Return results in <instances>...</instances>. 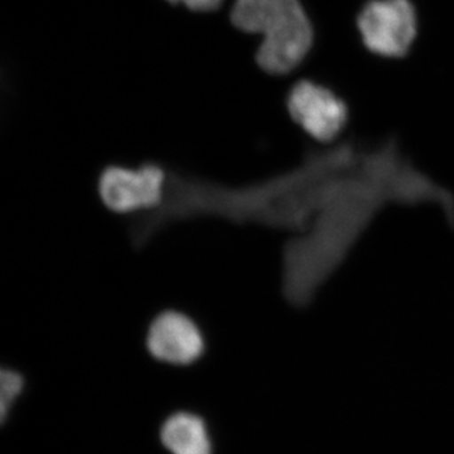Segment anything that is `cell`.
Here are the masks:
<instances>
[{
  "mask_svg": "<svg viewBox=\"0 0 454 454\" xmlns=\"http://www.w3.org/2000/svg\"><path fill=\"white\" fill-rule=\"evenodd\" d=\"M170 3H182L191 11L210 12L220 7L223 0H168Z\"/></svg>",
  "mask_w": 454,
  "mask_h": 454,
  "instance_id": "9",
  "label": "cell"
},
{
  "mask_svg": "<svg viewBox=\"0 0 454 454\" xmlns=\"http://www.w3.org/2000/svg\"><path fill=\"white\" fill-rule=\"evenodd\" d=\"M152 356L172 365H188L202 356L205 340L199 325L184 313L168 310L155 317L146 336Z\"/></svg>",
  "mask_w": 454,
  "mask_h": 454,
  "instance_id": "6",
  "label": "cell"
},
{
  "mask_svg": "<svg viewBox=\"0 0 454 454\" xmlns=\"http://www.w3.org/2000/svg\"><path fill=\"white\" fill-rule=\"evenodd\" d=\"M437 205L454 229V196L418 169L395 139L340 143L309 151L300 166L243 184L215 182L206 195L214 219L294 232L283 247L282 291L309 306L387 205Z\"/></svg>",
  "mask_w": 454,
  "mask_h": 454,
  "instance_id": "1",
  "label": "cell"
},
{
  "mask_svg": "<svg viewBox=\"0 0 454 454\" xmlns=\"http://www.w3.org/2000/svg\"><path fill=\"white\" fill-rule=\"evenodd\" d=\"M163 446L172 454H212L207 428L199 415H170L160 430Z\"/></svg>",
  "mask_w": 454,
  "mask_h": 454,
  "instance_id": "7",
  "label": "cell"
},
{
  "mask_svg": "<svg viewBox=\"0 0 454 454\" xmlns=\"http://www.w3.org/2000/svg\"><path fill=\"white\" fill-rule=\"evenodd\" d=\"M293 121L319 142H331L345 128L348 109L333 90L301 80L293 86L288 97Z\"/></svg>",
  "mask_w": 454,
  "mask_h": 454,
  "instance_id": "5",
  "label": "cell"
},
{
  "mask_svg": "<svg viewBox=\"0 0 454 454\" xmlns=\"http://www.w3.org/2000/svg\"><path fill=\"white\" fill-rule=\"evenodd\" d=\"M168 169L157 163L138 168L110 166L98 178V195L110 211L137 215L153 211L163 201Z\"/></svg>",
  "mask_w": 454,
  "mask_h": 454,
  "instance_id": "3",
  "label": "cell"
},
{
  "mask_svg": "<svg viewBox=\"0 0 454 454\" xmlns=\"http://www.w3.org/2000/svg\"><path fill=\"white\" fill-rule=\"evenodd\" d=\"M367 50L382 57H403L417 35V13L411 0H370L357 17Z\"/></svg>",
  "mask_w": 454,
  "mask_h": 454,
  "instance_id": "4",
  "label": "cell"
},
{
  "mask_svg": "<svg viewBox=\"0 0 454 454\" xmlns=\"http://www.w3.org/2000/svg\"><path fill=\"white\" fill-rule=\"evenodd\" d=\"M23 385H25V381L20 372H13V370H3L0 373V414H2L3 420L7 417L11 405L22 393Z\"/></svg>",
  "mask_w": 454,
  "mask_h": 454,
  "instance_id": "8",
  "label": "cell"
},
{
  "mask_svg": "<svg viewBox=\"0 0 454 454\" xmlns=\"http://www.w3.org/2000/svg\"><path fill=\"white\" fill-rule=\"evenodd\" d=\"M231 22L262 35L256 62L269 74L291 73L312 47V25L300 0H236Z\"/></svg>",
  "mask_w": 454,
  "mask_h": 454,
  "instance_id": "2",
  "label": "cell"
}]
</instances>
